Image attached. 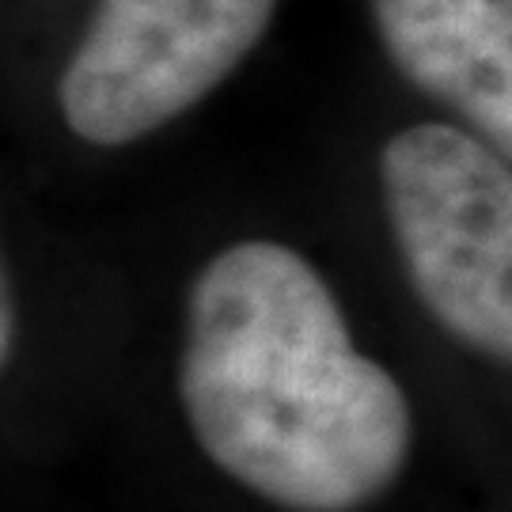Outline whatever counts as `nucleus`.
I'll list each match as a JSON object with an SVG mask.
<instances>
[{
  "instance_id": "obj_1",
  "label": "nucleus",
  "mask_w": 512,
  "mask_h": 512,
  "mask_svg": "<svg viewBox=\"0 0 512 512\" xmlns=\"http://www.w3.org/2000/svg\"><path fill=\"white\" fill-rule=\"evenodd\" d=\"M129 274L110 440L171 512H437L425 482L463 463L365 274L270 228Z\"/></svg>"
},
{
  "instance_id": "obj_2",
  "label": "nucleus",
  "mask_w": 512,
  "mask_h": 512,
  "mask_svg": "<svg viewBox=\"0 0 512 512\" xmlns=\"http://www.w3.org/2000/svg\"><path fill=\"white\" fill-rule=\"evenodd\" d=\"M361 274L433 387L471 490L512 494V160L448 118L387 129Z\"/></svg>"
},
{
  "instance_id": "obj_3",
  "label": "nucleus",
  "mask_w": 512,
  "mask_h": 512,
  "mask_svg": "<svg viewBox=\"0 0 512 512\" xmlns=\"http://www.w3.org/2000/svg\"><path fill=\"white\" fill-rule=\"evenodd\" d=\"M133 346V274L69 247H0V440L19 471L107 444Z\"/></svg>"
},
{
  "instance_id": "obj_4",
  "label": "nucleus",
  "mask_w": 512,
  "mask_h": 512,
  "mask_svg": "<svg viewBox=\"0 0 512 512\" xmlns=\"http://www.w3.org/2000/svg\"><path fill=\"white\" fill-rule=\"evenodd\" d=\"M277 0H95L50 80V110L84 152H126L183 122L258 50Z\"/></svg>"
},
{
  "instance_id": "obj_5",
  "label": "nucleus",
  "mask_w": 512,
  "mask_h": 512,
  "mask_svg": "<svg viewBox=\"0 0 512 512\" xmlns=\"http://www.w3.org/2000/svg\"><path fill=\"white\" fill-rule=\"evenodd\" d=\"M406 88L512 160V0H368Z\"/></svg>"
},
{
  "instance_id": "obj_6",
  "label": "nucleus",
  "mask_w": 512,
  "mask_h": 512,
  "mask_svg": "<svg viewBox=\"0 0 512 512\" xmlns=\"http://www.w3.org/2000/svg\"><path fill=\"white\" fill-rule=\"evenodd\" d=\"M437 512H512V494H475L467 509H437Z\"/></svg>"
}]
</instances>
